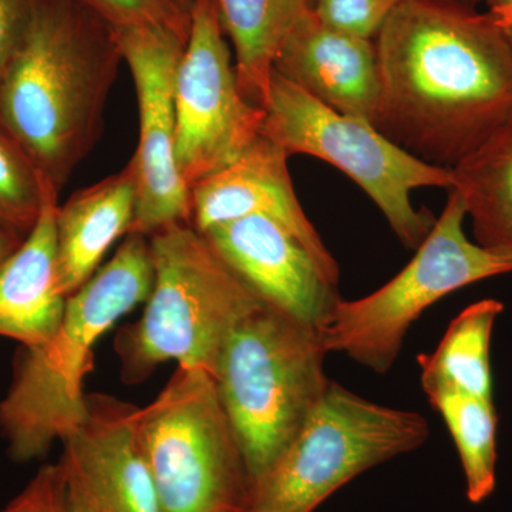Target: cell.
<instances>
[{"label": "cell", "instance_id": "obj_1", "mask_svg": "<svg viewBox=\"0 0 512 512\" xmlns=\"http://www.w3.org/2000/svg\"><path fill=\"white\" fill-rule=\"evenodd\" d=\"M375 126L410 154L453 170L512 124V36L451 0H404L375 37Z\"/></svg>", "mask_w": 512, "mask_h": 512}, {"label": "cell", "instance_id": "obj_2", "mask_svg": "<svg viewBox=\"0 0 512 512\" xmlns=\"http://www.w3.org/2000/svg\"><path fill=\"white\" fill-rule=\"evenodd\" d=\"M121 62L114 29L79 0H39L0 73V126L59 191L99 141Z\"/></svg>", "mask_w": 512, "mask_h": 512}, {"label": "cell", "instance_id": "obj_3", "mask_svg": "<svg viewBox=\"0 0 512 512\" xmlns=\"http://www.w3.org/2000/svg\"><path fill=\"white\" fill-rule=\"evenodd\" d=\"M154 281L150 238L127 234L113 258L67 298L56 339L45 349H19L12 382L0 402V434L12 460L28 463L46 456L79 423L94 343L147 302Z\"/></svg>", "mask_w": 512, "mask_h": 512}, {"label": "cell", "instance_id": "obj_4", "mask_svg": "<svg viewBox=\"0 0 512 512\" xmlns=\"http://www.w3.org/2000/svg\"><path fill=\"white\" fill-rule=\"evenodd\" d=\"M148 238L156 281L141 318L114 338L121 379L144 382L168 360L214 376L229 336L265 302L194 225H173Z\"/></svg>", "mask_w": 512, "mask_h": 512}, {"label": "cell", "instance_id": "obj_5", "mask_svg": "<svg viewBox=\"0 0 512 512\" xmlns=\"http://www.w3.org/2000/svg\"><path fill=\"white\" fill-rule=\"evenodd\" d=\"M326 353L319 329L266 303L225 343L212 377L247 464L252 498L325 393Z\"/></svg>", "mask_w": 512, "mask_h": 512}, {"label": "cell", "instance_id": "obj_6", "mask_svg": "<svg viewBox=\"0 0 512 512\" xmlns=\"http://www.w3.org/2000/svg\"><path fill=\"white\" fill-rule=\"evenodd\" d=\"M136 426L161 512L252 508L247 464L210 373L178 366L156 399L138 407Z\"/></svg>", "mask_w": 512, "mask_h": 512}, {"label": "cell", "instance_id": "obj_7", "mask_svg": "<svg viewBox=\"0 0 512 512\" xmlns=\"http://www.w3.org/2000/svg\"><path fill=\"white\" fill-rule=\"evenodd\" d=\"M264 110L261 136L288 157L308 154L335 165L372 198L407 248L420 247L436 220L416 210L410 195L421 187L453 190V170L420 160L370 121L330 109L275 72Z\"/></svg>", "mask_w": 512, "mask_h": 512}, {"label": "cell", "instance_id": "obj_8", "mask_svg": "<svg viewBox=\"0 0 512 512\" xmlns=\"http://www.w3.org/2000/svg\"><path fill=\"white\" fill-rule=\"evenodd\" d=\"M466 204L451 190L446 208L403 271L372 295L336 303L319 329L326 352H340L373 372L396 362L403 339L421 313L448 293L512 272V256L471 242Z\"/></svg>", "mask_w": 512, "mask_h": 512}, {"label": "cell", "instance_id": "obj_9", "mask_svg": "<svg viewBox=\"0 0 512 512\" xmlns=\"http://www.w3.org/2000/svg\"><path fill=\"white\" fill-rule=\"evenodd\" d=\"M429 433L421 414L370 402L329 382L298 436L255 488L252 508L313 512L363 471L419 448Z\"/></svg>", "mask_w": 512, "mask_h": 512}, {"label": "cell", "instance_id": "obj_10", "mask_svg": "<svg viewBox=\"0 0 512 512\" xmlns=\"http://www.w3.org/2000/svg\"><path fill=\"white\" fill-rule=\"evenodd\" d=\"M174 103L175 161L190 190L235 163L261 136L265 110L239 89L217 0H195Z\"/></svg>", "mask_w": 512, "mask_h": 512}, {"label": "cell", "instance_id": "obj_11", "mask_svg": "<svg viewBox=\"0 0 512 512\" xmlns=\"http://www.w3.org/2000/svg\"><path fill=\"white\" fill-rule=\"evenodd\" d=\"M116 36L140 114V140L130 160L136 205L128 234L151 237L173 225L192 224L191 190L175 161V74L187 40L158 29Z\"/></svg>", "mask_w": 512, "mask_h": 512}, {"label": "cell", "instance_id": "obj_12", "mask_svg": "<svg viewBox=\"0 0 512 512\" xmlns=\"http://www.w3.org/2000/svg\"><path fill=\"white\" fill-rule=\"evenodd\" d=\"M137 410L109 394H86V410L62 440L60 460L77 512H161Z\"/></svg>", "mask_w": 512, "mask_h": 512}, {"label": "cell", "instance_id": "obj_13", "mask_svg": "<svg viewBox=\"0 0 512 512\" xmlns=\"http://www.w3.org/2000/svg\"><path fill=\"white\" fill-rule=\"evenodd\" d=\"M201 234L266 305L305 325L322 328L340 301L308 248L271 218L249 215Z\"/></svg>", "mask_w": 512, "mask_h": 512}, {"label": "cell", "instance_id": "obj_14", "mask_svg": "<svg viewBox=\"0 0 512 512\" xmlns=\"http://www.w3.org/2000/svg\"><path fill=\"white\" fill-rule=\"evenodd\" d=\"M288 154L264 136L235 163L191 188L192 225L200 232L249 215L284 225L308 248L330 284L338 286L339 266L302 210L288 171Z\"/></svg>", "mask_w": 512, "mask_h": 512}, {"label": "cell", "instance_id": "obj_15", "mask_svg": "<svg viewBox=\"0 0 512 512\" xmlns=\"http://www.w3.org/2000/svg\"><path fill=\"white\" fill-rule=\"evenodd\" d=\"M274 72L330 109L375 124L382 101L375 39L333 28L312 5L289 26Z\"/></svg>", "mask_w": 512, "mask_h": 512}, {"label": "cell", "instance_id": "obj_16", "mask_svg": "<svg viewBox=\"0 0 512 512\" xmlns=\"http://www.w3.org/2000/svg\"><path fill=\"white\" fill-rule=\"evenodd\" d=\"M59 192L47 181L39 220L0 268V336L23 348H47L62 328L66 311L57 265Z\"/></svg>", "mask_w": 512, "mask_h": 512}, {"label": "cell", "instance_id": "obj_17", "mask_svg": "<svg viewBox=\"0 0 512 512\" xmlns=\"http://www.w3.org/2000/svg\"><path fill=\"white\" fill-rule=\"evenodd\" d=\"M136 184L130 163L99 183L74 192L56 214L59 288L69 298L99 269L111 245L133 221Z\"/></svg>", "mask_w": 512, "mask_h": 512}, {"label": "cell", "instance_id": "obj_18", "mask_svg": "<svg viewBox=\"0 0 512 512\" xmlns=\"http://www.w3.org/2000/svg\"><path fill=\"white\" fill-rule=\"evenodd\" d=\"M504 305L495 299L473 303L448 326L439 348L420 355L421 386L427 396L457 390L493 399L491 336Z\"/></svg>", "mask_w": 512, "mask_h": 512}, {"label": "cell", "instance_id": "obj_19", "mask_svg": "<svg viewBox=\"0 0 512 512\" xmlns=\"http://www.w3.org/2000/svg\"><path fill=\"white\" fill-rule=\"evenodd\" d=\"M481 247L512 256V124L453 168Z\"/></svg>", "mask_w": 512, "mask_h": 512}, {"label": "cell", "instance_id": "obj_20", "mask_svg": "<svg viewBox=\"0 0 512 512\" xmlns=\"http://www.w3.org/2000/svg\"><path fill=\"white\" fill-rule=\"evenodd\" d=\"M217 3L222 26L234 46L239 89L245 99L265 109L276 53L293 19L303 8L295 0H217Z\"/></svg>", "mask_w": 512, "mask_h": 512}, {"label": "cell", "instance_id": "obj_21", "mask_svg": "<svg viewBox=\"0 0 512 512\" xmlns=\"http://www.w3.org/2000/svg\"><path fill=\"white\" fill-rule=\"evenodd\" d=\"M429 400L443 416L456 443L468 501L483 503L494 493L497 483V413L493 399L440 390Z\"/></svg>", "mask_w": 512, "mask_h": 512}, {"label": "cell", "instance_id": "obj_22", "mask_svg": "<svg viewBox=\"0 0 512 512\" xmlns=\"http://www.w3.org/2000/svg\"><path fill=\"white\" fill-rule=\"evenodd\" d=\"M47 181L0 126V227L28 237L42 212Z\"/></svg>", "mask_w": 512, "mask_h": 512}, {"label": "cell", "instance_id": "obj_23", "mask_svg": "<svg viewBox=\"0 0 512 512\" xmlns=\"http://www.w3.org/2000/svg\"><path fill=\"white\" fill-rule=\"evenodd\" d=\"M116 32L158 29L188 40L195 0H79Z\"/></svg>", "mask_w": 512, "mask_h": 512}, {"label": "cell", "instance_id": "obj_24", "mask_svg": "<svg viewBox=\"0 0 512 512\" xmlns=\"http://www.w3.org/2000/svg\"><path fill=\"white\" fill-rule=\"evenodd\" d=\"M404 0H315L316 15L333 28L375 39L387 18Z\"/></svg>", "mask_w": 512, "mask_h": 512}, {"label": "cell", "instance_id": "obj_25", "mask_svg": "<svg viewBox=\"0 0 512 512\" xmlns=\"http://www.w3.org/2000/svg\"><path fill=\"white\" fill-rule=\"evenodd\" d=\"M0 512H73L63 467L47 464Z\"/></svg>", "mask_w": 512, "mask_h": 512}, {"label": "cell", "instance_id": "obj_26", "mask_svg": "<svg viewBox=\"0 0 512 512\" xmlns=\"http://www.w3.org/2000/svg\"><path fill=\"white\" fill-rule=\"evenodd\" d=\"M39 0H0V73L25 36Z\"/></svg>", "mask_w": 512, "mask_h": 512}, {"label": "cell", "instance_id": "obj_27", "mask_svg": "<svg viewBox=\"0 0 512 512\" xmlns=\"http://www.w3.org/2000/svg\"><path fill=\"white\" fill-rule=\"evenodd\" d=\"M23 237L16 232L0 227V268L8 261L9 256L13 254L22 244Z\"/></svg>", "mask_w": 512, "mask_h": 512}, {"label": "cell", "instance_id": "obj_28", "mask_svg": "<svg viewBox=\"0 0 512 512\" xmlns=\"http://www.w3.org/2000/svg\"><path fill=\"white\" fill-rule=\"evenodd\" d=\"M490 15L493 16L495 22L512 33V2L508 5L500 6V8L491 9Z\"/></svg>", "mask_w": 512, "mask_h": 512}, {"label": "cell", "instance_id": "obj_29", "mask_svg": "<svg viewBox=\"0 0 512 512\" xmlns=\"http://www.w3.org/2000/svg\"><path fill=\"white\" fill-rule=\"evenodd\" d=\"M512 0H490L491 9L500 8V6L508 5Z\"/></svg>", "mask_w": 512, "mask_h": 512}, {"label": "cell", "instance_id": "obj_30", "mask_svg": "<svg viewBox=\"0 0 512 512\" xmlns=\"http://www.w3.org/2000/svg\"><path fill=\"white\" fill-rule=\"evenodd\" d=\"M301 8H305V6L311 5V0H295Z\"/></svg>", "mask_w": 512, "mask_h": 512}, {"label": "cell", "instance_id": "obj_31", "mask_svg": "<svg viewBox=\"0 0 512 512\" xmlns=\"http://www.w3.org/2000/svg\"><path fill=\"white\" fill-rule=\"evenodd\" d=\"M451 2H457V3H461V5L467 6L468 0H451Z\"/></svg>", "mask_w": 512, "mask_h": 512}, {"label": "cell", "instance_id": "obj_32", "mask_svg": "<svg viewBox=\"0 0 512 512\" xmlns=\"http://www.w3.org/2000/svg\"><path fill=\"white\" fill-rule=\"evenodd\" d=\"M244 512H265V511L256 510V508H249L248 511H244Z\"/></svg>", "mask_w": 512, "mask_h": 512}, {"label": "cell", "instance_id": "obj_33", "mask_svg": "<svg viewBox=\"0 0 512 512\" xmlns=\"http://www.w3.org/2000/svg\"><path fill=\"white\" fill-rule=\"evenodd\" d=\"M72 510H73V507H72ZM73 512H76V511L73 510Z\"/></svg>", "mask_w": 512, "mask_h": 512}, {"label": "cell", "instance_id": "obj_34", "mask_svg": "<svg viewBox=\"0 0 512 512\" xmlns=\"http://www.w3.org/2000/svg\"><path fill=\"white\" fill-rule=\"evenodd\" d=\"M511 36H512V33H511Z\"/></svg>", "mask_w": 512, "mask_h": 512}]
</instances>
